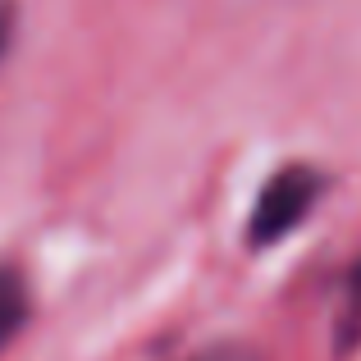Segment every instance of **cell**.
Listing matches in <instances>:
<instances>
[{"instance_id": "cell-5", "label": "cell", "mask_w": 361, "mask_h": 361, "mask_svg": "<svg viewBox=\"0 0 361 361\" xmlns=\"http://www.w3.org/2000/svg\"><path fill=\"white\" fill-rule=\"evenodd\" d=\"M192 361H256L247 348H206V353H197Z\"/></svg>"}, {"instance_id": "cell-1", "label": "cell", "mask_w": 361, "mask_h": 361, "mask_svg": "<svg viewBox=\"0 0 361 361\" xmlns=\"http://www.w3.org/2000/svg\"><path fill=\"white\" fill-rule=\"evenodd\" d=\"M325 192V174H316L311 165H283L265 178L261 197L252 206V220H247V243L252 247H270L283 243L302 220L311 215V206Z\"/></svg>"}, {"instance_id": "cell-3", "label": "cell", "mask_w": 361, "mask_h": 361, "mask_svg": "<svg viewBox=\"0 0 361 361\" xmlns=\"http://www.w3.org/2000/svg\"><path fill=\"white\" fill-rule=\"evenodd\" d=\"M338 348L343 353L361 348V261L348 274V298H343V316H338Z\"/></svg>"}, {"instance_id": "cell-2", "label": "cell", "mask_w": 361, "mask_h": 361, "mask_svg": "<svg viewBox=\"0 0 361 361\" xmlns=\"http://www.w3.org/2000/svg\"><path fill=\"white\" fill-rule=\"evenodd\" d=\"M23 325H27V283L14 265H0V348L14 343Z\"/></svg>"}, {"instance_id": "cell-4", "label": "cell", "mask_w": 361, "mask_h": 361, "mask_svg": "<svg viewBox=\"0 0 361 361\" xmlns=\"http://www.w3.org/2000/svg\"><path fill=\"white\" fill-rule=\"evenodd\" d=\"M14 23H18L14 0H0V60H5V55H9V46H14Z\"/></svg>"}]
</instances>
